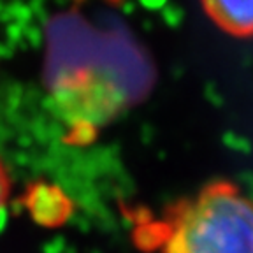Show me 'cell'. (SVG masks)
Segmentation results:
<instances>
[{
  "instance_id": "obj_1",
  "label": "cell",
  "mask_w": 253,
  "mask_h": 253,
  "mask_svg": "<svg viewBox=\"0 0 253 253\" xmlns=\"http://www.w3.org/2000/svg\"><path fill=\"white\" fill-rule=\"evenodd\" d=\"M164 230L162 253H253V199L211 183L174 206Z\"/></svg>"
},
{
  "instance_id": "obj_2",
  "label": "cell",
  "mask_w": 253,
  "mask_h": 253,
  "mask_svg": "<svg viewBox=\"0 0 253 253\" xmlns=\"http://www.w3.org/2000/svg\"><path fill=\"white\" fill-rule=\"evenodd\" d=\"M206 14L234 37H253V0H201Z\"/></svg>"
},
{
  "instance_id": "obj_3",
  "label": "cell",
  "mask_w": 253,
  "mask_h": 253,
  "mask_svg": "<svg viewBox=\"0 0 253 253\" xmlns=\"http://www.w3.org/2000/svg\"><path fill=\"white\" fill-rule=\"evenodd\" d=\"M9 186H11V179H9L7 169L0 160V211L5 208V202L9 199Z\"/></svg>"
}]
</instances>
